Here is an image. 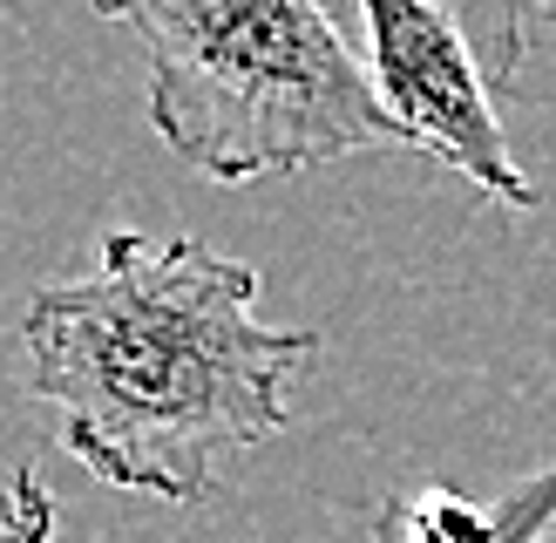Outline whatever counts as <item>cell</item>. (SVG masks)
I'll list each match as a JSON object with an SVG mask.
<instances>
[{
  "label": "cell",
  "mask_w": 556,
  "mask_h": 543,
  "mask_svg": "<svg viewBox=\"0 0 556 543\" xmlns=\"http://www.w3.org/2000/svg\"><path fill=\"white\" fill-rule=\"evenodd\" d=\"M27 394L109 489L211 503L225 462L271 442L313 326L258 319V272L204 238L102 231L89 279H54L21 313Z\"/></svg>",
  "instance_id": "6da1fadb"
},
{
  "label": "cell",
  "mask_w": 556,
  "mask_h": 543,
  "mask_svg": "<svg viewBox=\"0 0 556 543\" xmlns=\"http://www.w3.org/2000/svg\"><path fill=\"white\" fill-rule=\"evenodd\" d=\"M143 48L150 123L190 171L258 184L359 150H414L374 68L313 0H109Z\"/></svg>",
  "instance_id": "7a4b0ae2"
},
{
  "label": "cell",
  "mask_w": 556,
  "mask_h": 543,
  "mask_svg": "<svg viewBox=\"0 0 556 543\" xmlns=\"http://www.w3.org/2000/svg\"><path fill=\"white\" fill-rule=\"evenodd\" d=\"M359 27H367V54H374V89L394 109V123L414 136V150L462 171L503 211H536V184L522 177L503 136L468 21L448 8H421V0H367Z\"/></svg>",
  "instance_id": "3957f363"
},
{
  "label": "cell",
  "mask_w": 556,
  "mask_h": 543,
  "mask_svg": "<svg viewBox=\"0 0 556 543\" xmlns=\"http://www.w3.org/2000/svg\"><path fill=\"white\" fill-rule=\"evenodd\" d=\"M549 530H556V462L503 489L495 503L462 496L455 482H428L374 509V543H543Z\"/></svg>",
  "instance_id": "277c9868"
},
{
  "label": "cell",
  "mask_w": 556,
  "mask_h": 543,
  "mask_svg": "<svg viewBox=\"0 0 556 543\" xmlns=\"http://www.w3.org/2000/svg\"><path fill=\"white\" fill-rule=\"evenodd\" d=\"M0 543H54V496L27 462L0 482Z\"/></svg>",
  "instance_id": "5b68a950"
}]
</instances>
